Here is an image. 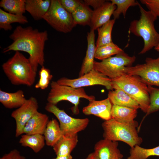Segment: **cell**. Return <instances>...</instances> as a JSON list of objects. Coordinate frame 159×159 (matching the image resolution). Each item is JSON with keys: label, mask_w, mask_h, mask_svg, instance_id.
Here are the masks:
<instances>
[{"label": "cell", "mask_w": 159, "mask_h": 159, "mask_svg": "<svg viewBox=\"0 0 159 159\" xmlns=\"http://www.w3.org/2000/svg\"><path fill=\"white\" fill-rule=\"evenodd\" d=\"M13 42L3 50L4 53L11 51H23L28 53V58L34 69L37 72L39 65L44 66L45 62L44 50L45 42L48 40L47 31H39L29 26H17L9 36Z\"/></svg>", "instance_id": "cell-1"}, {"label": "cell", "mask_w": 159, "mask_h": 159, "mask_svg": "<svg viewBox=\"0 0 159 159\" xmlns=\"http://www.w3.org/2000/svg\"><path fill=\"white\" fill-rule=\"evenodd\" d=\"M138 6L140 13L139 19L131 22L128 33L143 39L144 45L139 53L143 54L155 48L159 43V33L156 30L154 22L158 17L151 11L146 10L139 3Z\"/></svg>", "instance_id": "cell-2"}, {"label": "cell", "mask_w": 159, "mask_h": 159, "mask_svg": "<svg viewBox=\"0 0 159 159\" xmlns=\"http://www.w3.org/2000/svg\"><path fill=\"white\" fill-rule=\"evenodd\" d=\"M2 67L13 85L30 87L35 82L37 72L33 69L29 59L19 51H16L13 56L4 63Z\"/></svg>", "instance_id": "cell-3"}, {"label": "cell", "mask_w": 159, "mask_h": 159, "mask_svg": "<svg viewBox=\"0 0 159 159\" xmlns=\"http://www.w3.org/2000/svg\"><path fill=\"white\" fill-rule=\"evenodd\" d=\"M114 89H121L133 99L146 113L150 105L148 85L139 76L125 74L111 80Z\"/></svg>", "instance_id": "cell-4"}, {"label": "cell", "mask_w": 159, "mask_h": 159, "mask_svg": "<svg viewBox=\"0 0 159 159\" xmlns=\"http://www.w3.org/2000/svg\"><path fill=\"white\" fill-rule=\"evenodd\" d=\"M138 126V122L135 120L125 123L118 122L111 118L102 123L103 137L114 141L123 142L131 148L140 145L143 140L138 135L136 130Z\"/></svg>", "instance_id": "cell-5"}, {"label": "cell", "mask_w": 159, "mask_h": 159, "mask_svg": "<svg viewBox=\"0 0 159 159\" xmlns=\"http://www.w3.org/2000/svg\"><path fill=\"white\" fill-rule=\"evenodd\" d=\"M50 86L51 89L47 98L48 102L56 105L61 101H68L74 105L72 110L75 114L79 113L78 106L80 98H85L89 101L95 99L94 96L87 95L82 87L74 88L59 85L54 81L51 82Z\"/></svg>", "instance_id": "cell-6"}, {"label": "cell", "mask_w": 159, "mask_h": 159, "mask_svg": "<svg viewBox=\"0 0 159 159\" xmlns=\"http://www.w3.org/2000/svg\"><path fill=\"white\" fill-rule=\"evenodd\" d=\"M136 58L123 51L100 62L95 61L93 69L112 80L126 74V67L131 66Z\"/></svg>", "instance_id": "cell-7"}, {"label": "cell", "mask_w": 159, "mask_h": 159, "mask_svg": "<svg viewBox=\"0 0 159 159\" xmlns=\"http://www.w3.org/2000/svg\"><path fill=\"white\" fill-rule=\"evenodd\" d=\"M42 18L54 29L64 33L71 32L77 25L72 14L64 8L59 0H51L49 9Z\"/></svg>", "instance_id": "cell-8"}, {"label": "cell", "mask_w": 159, "mask_h": 159, "mask_svg": "<svg viewBox=\"0 0 159 159\" xmlns=\"http://www.w3.org/2000/svg\"><path fill=\"white\" fill-rule=\"evenodd\" d=\"M47 112L53 114L59 121L63 136H68L75 134L84 130L88 125V118H76L69 115L62 110L56 105L49 102L45 107Z\"/></svg>", "instance_id": "cell-9"}, {"label": "cell", "mask_w": 159, "mask_h": 159, "mask_svg": "<svg viewBox=\"0 0 159 159\" xmlns=\"http://www.w3.org/2000/svg\"><path fill=\"white\" fill-rule=\"evenodd\" d=\"M57 82L59 85L75 88L99 85L105 86L107 90H113L111 79L94 69L78 78L69 79L62 77Z\"/></svg>", "instance_id": "cell-10"}, {"label": "cell", "mask_w": 159, "mask_h": 159, "mask_svg": "<svg viewBox=\"0 0 159 159\" xmlns=\"http://www.w3.org/2000/svg\"><path fill=\"white\" fill-rule=\"evenodd\" d=\"M125 73L140 77L148 85L159 87V57H147L143 64L126 67Z\"/></svg>", "instance_id": "cell-11"}, {"label": "cell", "mask_w": 159, "mask_h": 159, "mask_svg": "<svg viewBox=\"0 0 159 159\" xmlns=\"http://www.w3.org/2000/svg\"><path fill=\"white\" fill-rule=\"evenodd\" d=\"M39 107L37 99L31 97L21 107L12 112L11 116L16 122L15 136L23 134V129L29 120L38 112Z\"/></svg>", "instance_id": "cell-12"}, {"label": "cell", "mask_w": 159, "mask_h": 159, "mask_svg": "<svg viewBox=\"0 0 159 159\" xmlns=\"http://www.w3.org/2000/svg\"><path fill=\"white\" fill-rule=\"evenodd\" d=\"M112 105L108 97L101 100H93L89 101L88 105L83 108L82 112L85 115H93L107 120L112 118Z\"/></svg>", "instance_id": "cell-13"}, {"label": "cell", "mask_w": 159, "mask_h": 159, "mask_svg": "<svg viewBox=\"0 0 159 159\" xmlns=\"http://www.w3.org/2000/svg\"><path fill=\"white\" fill-rule=\"evenodd\" d=\"M118 146L117 142L104 138L95 144L94 152L99 159L122 158L123 155Z\"/></svg>", "instance_id": "cell-14"}, {"label": "cell", "mask_w": 159, "mask_h": 159, "mask_svg": "<svg viewBox=\"0 0 159 159\" xmlns=\"http://www.w3.org/2000/svg\"><path fill=\"white\" fill-rule=\"evenodd\" d=\"M116 6L111 2L106 1L100 7L93 10L90 26L94 30L102 26L110 20Z\"/></svg>", "instance_id": "cell-15"}, {"label": "cell", "mask_w": 159, "mask_h": 159, "mask_svg": "<svg viewBox=\"0 0 159 159\" xmlns=\"http://www.w3.org/2000/svg\"><path fill=\"white\" fill-rule=\"evenodd\" d=\"M95 34L94 30L91 29L90 32L87 33V49L85 56L79 73V77L89 72L93 69L94 58L96 49L95 43Z\"/></svg>", "instance_id": "cell-16"}, {"label": "cell", "mask_w": 159, "mask_h": 159, "mask_svg": "<svg viewBox=\"0 0 159 159\" xmlns=\"http://www.w3.org/2000/svg\"><path fill=\"white\" fill-rule=\"evenodd\" d=\"M49 120L46 114L38 112L26 123L23 129V134L43 135Z\"/></svg>", "instance_id": "cell-17"}, {"label": "cell", "mask_w": 159, "mask_h": 159, "mask_svg": "<svg viewBox=\"0 0 159 159\" xmlns=\"http://www.w3.org/2000/svg\"><path fill=\"white\" fill-rule=\"evenodd\" d=\"M51 1L50 0H26V10L34 20H39L48 11Z\"/></svg>", "instance_id": "cell-18"}, {"label": "cell", "mask_w": 159, "mask_h": 159, "mask_svg": "<svg viewBox=\"0 0 159 159\" xmlns=\"http://www.w3.org/2000/svg\"><path fill=\"white\" fill-rule=\"evenodd\" d=\"M26 100L24 92L21 90L13 93L0 90V102L6 108H18L22 105Z\"/></svg>", "instance_id": "cell-19"}, {"label": "cell", "mask_w": 159, "mask_h": 159, "mask_svg": "<svg viewBox=\"0 0 159 159\" xmlns=\"http://www.w3.org/2000/svg\"><path fill=\"white\" fill-rule=\"evenodd\" d=\"M108 98L112 105L126 107L138 109L140 108L137 102L125 92L121 89L110 90Z\"/></svg>", "instance_id": "cell-20"}, {"label": "cell", "mask_w": 159, "mask_h": 159, "mask_svg": "<svg viewBox=\"0 0 159 159\" xmlns=\"http://www.w3.org/2000/svg\"><path fill=\"white\" fill-rule=\"evenodd\" d=\"M78 142L77 134L68 136H63L53 147V149L57 156L70 155Z\"/></svg>", "instance_id": "cell-21"}, {"label": "cell", "mask_w": 159, "mask_h": 159, "mask_svg": "<svg viewBox=\"0 0 159 159\" xmlns=\"http://www.w3.org/2000/svg\"><path fill=\"white\" fill-rule=\"evenodd\" d=\"M137 112V109L113 105L111 111V118L118 122H130L134 120Z\"/></svg>", "instance_id": "cell-22"}, {"label": "cell", "mask_w": 159, "mask_h": 159, "mask_svg": "<svg viewBox=\"0 0 159 159\" xmlns=\"http://www.w3.org/2000/svg\"><path fill=\"white\" fill-rule=\"evenodd\" d=\"M43 135L46 145L52 147L62 137L59 124L56 119L49 120Z\"/></svg>", "instance_id": "cell-23"}, {"label": "cell", "mask_w": 159, "mask_h": 159, "mask_svg": "<svg viewBox=\"0 0 159 159\" xmlns=\"http://www.w3.org/2000/svg\"><path fill=\"white\" fill-rule=\"evenodd\" d=\"M19 143L22 146L29 147L34 152L37 153L44 147L45 140L44 136L42 135L24 134L21 135Z\"/></svg>", "instance_id": "cell-24"}, {"label": "cell", "mask_w": 159, "mask_h": 159, "mask_svg": "<svg viewBox=\"0 0 159 159\" xmlns=\"http://www.w3.org/2000/svg\"><path fill=\"white\" fill-rule=\"evenodd\" d=\"M93 12L88 6L82 2L72 14L76 24L90 26Z\"/></svg>", "instance_id": "cell-25"}, {"label": "cell", "mask_w": 159, "mask_h": 159, "mask_svg": "<svg viewBox=\"0 0 159 159\" xmlns=\"http://www.w3.org/2000/svg\"><path fill=\"white\" fill-rule=\"evenodd\" d=\"M27 18L23 15L15 14L9 13L0 9V28L6 31L11 30V24L18 23L25 24L28 22Z\"/></svg>", "instance_id": "cell-26"}, {"label": "cell", "mask_w": 159, "mask_h": 159, "mask_svg": "<svg viewBox=\"0 0 159 159\" xmlns=\"http://www.w3.org/2000/svg\"><path fill=\"white\" fill-rule=\"evenodd\" d=\"M115 20L113 19H110L97 29L98 36L96 43V48L113 42L112 32Z\"/></svg>", "instance_id": "cell-27"}, {"label": "cell", "mask_w": 159, "mask_h": 159, "mask_svg": "<svg viewBox=\"0 0 159 159\" xmlns=\"http://www.w3.org/2000/svg\"><path fill=\"white\" fill-rule=\"evenodd\" d=\"M26 0H1L0 6L4 10L15 14L23 15L26 11Z\"/></svg>", "instance_id": "cell-28"}, {"label": "cell", "mask_w": 159, "mask_h": 159, "mask_svg": "<svg viewBox=\"0 0 159 159\" xmlns=\"http://www.w3.org/2000/svg\"><path fill=\"white\" fill-rule=\"evenodd\" d=\"M152 156H159V146L152 148L147 149L137 145L131 148L130 156L127 159H147Z\"/></svg>", "instance_id": "cell-29"}, {"label": "cell", "mask_w": 159, "mask_h": 159, "mask_svg": "<svg viewBox=\"0 0 159 159\" xmlns=\"http://www.w3.org/2000/svg\"><path fill=\"white\" fill-rule=\"evenodd\" d=\"M123 51L122 49L113 42L96 48L95 58L102 60Z\"/></svg>", "instance_id": "cell-30"}, {"label": "cell", "mask_w": 159, "mask_h": 159, "mask_svg": "<svg viewBox=\"0 0 159 159\" xmlns=\"http://www.w3.org/2000/svg\"><path fill=\"white\" fill-rule=\"evenodd\" d=\"M111 3L116 6L113 14V19L116 20L119 18L122 14L125 18L126 12L130 7L138 6L139 2L135 0H110Z\"/></svg>", "instance_id": "cell-31"}, {"label": "cell", "mask_w": 159, "mask_h": 159, "mask_svg": "<svg viewBox=\"0 0 159 159\" xmlns=\"http://www.w3.org/2000/svg\"><path fill=\"white\" fill-rule=\"evenodd\" d=\"M150 105L144 119L149 115L159 110V88L148 85Z\"/></svg>", "instance_id": "cell-32"}, {"label": "cell", "mask_w": 159, "mask_h": 159, "mask_svg": "<svg viewBox=\"0 0 159 159\" xmlns=\"http://www.w3.org/2000/svg\"><path fill=\"white\" fill-rule=\"evenodd\" d=\"M39 80L34 87L36 89L44 90L48 87L53 76L51 74L50 70L44 66L39 70Z\"/></svg>", "instance_id": "cell-33"}, {"label": "cell", "mask_w": 159, "mask_h": 159, "mask_svg": "<svg viewBox=\"0 0 159 159\" xmlns=\"http://www.w3.org/2000/svg\"><path fill=\"white\" fill-rule=\"evenodd\" d=\"M64 8L72 14L80 6L82 1L77 0H59Z\"/></svg>", "instance_id": "cell-34"}, {"label": "cell", "mask_w": 159, "mask_h": 159, "mask_svg": "<svg viewBox=\"0 0 159 159\" xmlns=\"http://www.w3.org/2000/svg\"><path fill=\"white\" fill-rule=\"evenodd\" d=\"M149 11L152 12L157 17H159V0H140Z\"/></svg>", "instance_id": "cell-35"}, {"label": "cell", "mask_w": 159, "mask_h": 159, "mask_svg": "<svg viewBox=\"0 0 159 159\" xmlns=\"http://www.w3.org/2000/svg\"><path fill=\"white\" fill-rule=\"evenodd\" d=\"M0 159H26V158L21 154L18 150L14 149L4 155Z\"/></svg>", "instance_id": "cell-36"}, {"label": "cell", "mask_w": 159, "mask_h": 159, "mask_svg": "<svg viewBox=\"0 0 159 159\" xmlns=\"http://www.w3.org/2000/svg\"><path fill=\"white\" fill-rule=\"evenodd\" d=\"M105 0H85L84 3L86 5L89 6H91L95 10L100 7L105 2Z\"/></svg>", "instance_id": "cell-37"}, {"label": "cell", "mask_w": 159, "mask_h": 159, "mask_svg": "<svg viewBox=\"0 0 159 159\" xmlns=\"http://www.w3.org/2000/svg\"><path fill=\"white\" fill-rule=\"evenodd\" d=\"M52 159H72V157L71 154L66 155L57 156Z\"/></svg>", "instance_id": "cell-38"}, {"label": "cell", "mask_w": 159, "mask_h": 159, "mask_svg": "<svg viewBox=\"0 0 159 159\" xmlns=\"http://www.w3.org/2000/svg\"><path fill=\"white\" fill-rule=\"evenodd\" d=\"M85 159H99L94 152L90 153Z\"/></svg>", "instance_id": "cell-39"}, {"label": "cell", "mask_w": 159, "mask_h": 159, "mask_svg": "<svg viewBox=\"0 0 159 159\" xmlns=\"http://www.w3.org/2000/svg\"><path fill=\"white\" fill-rule=\"evenodd\" d=\"M154 49L157 51L159 52V43L156 47L154 48Z\"/></svg>", "instance_id": "cell-40"}, {"label": "cell", "mask_w": 159, "mask_h": 159, "mask_svg": "<svg viewBox=\"0 0 159 159\" xmlns=\"http://www.w3.org/2000/svg\"><path fill=\"white\" fill-rule=\"evenodd\" d=\"M117 159H122V158H117Z\"/></svg>", "instance_id": "cell-41"}]
</instances>
